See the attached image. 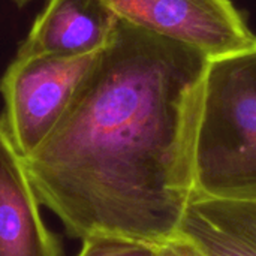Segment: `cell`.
<instances>
[{"label":"cell","instance_id":"6da1fadb","mask_svg":"<svg viewBox=\"0 0 256 256\" xmlns=\"http://www.w3.org/2000/svg\"><path fill=\"white\" fill-rule=\"evenodd\" d=\"M208 57L122 20L69 110L24 158L34 190L84 240L159 246L195 194L196 100Z\"/></svg>","mask_w":256,"mask_h":256},{"label":"cell","instance_id":"7a4b0ae2","mask_svg":"<svg viewBox=\"0 0 256 256\" xmlns=\"http://www.w3.org/2000/svg\"><path fill=\"white\" fill-rule=\"evenodd\" d=\"M195 194L256 200V40L210 57L198 92Z\"/></svg>","mask_w":256,"mask_h":256},{"label":"cell","instance_id":"3957f363","mask_svg":"<svg viewBox=\"0 0 256 256\" xmlns=\"http://www.w3.org/2000/svg\"><path fill=\"white\" fill-rule=\"evenodd\" d=\"M98 54L84 57L16 54L8 66L0 80L4 102L2 120L24 158L34 152L63 118Z\"/></svg>","mask_w":256,"mask_h":256},{"label":"cell","instance_id":"277c9868","mask_svg":"<svg viewBox=\"0 0 256 256\" xmlns=\"http://www.w3.org/2000/svg\"><path fill=\"white\" fill-rule=\"evenodd\" d=\"M118 20L208 58L256 40L231 0H104Z\"/></svg>","mask_w":256,"mask_h":256},{"label":"cell","instance_id":"5b68a950","mask_svg":"<svg viewBox=\"0 0 256 256\" xmlns=\"http://www.w3.org/2000/svg\"><path fill=\"white\" fill-rule=\"evenodd\" d=\"M40 206L24 156L0 118V256H63Z\"/></svg>","mask_w":256,"mask_h":256},{"label":"cell","instance_id":"8992f818","mask_svg":"<svg viewBox=\"0 0 256 256\" xmlns=\"http://www.w3.org/2000/svg\"><path fill=\"white\" fill-rule=\"evenodd\" d=\"M118 24L104 0H48L16 54L84 57L100 52Z\"/></svg>","mask_w":256,"mask_h":256},{"label":"cell","instance_id":"52a82bcc","mask_svg":"<svg viewBox=\"0 0 256 256\" xmlns=\"http://www.w3.org/2000/svg\"><path fill=\"white\" fill-rule=\"evenodd\" d=\"M177 236L202 256H256V200H219L194 194Z\"/></svg>","mask_w":256,"mask_h":256},{"label":"cell","instance_id":"ba28073f","mask_svg":"<svg viewBox=\"0 0 256 256\" xmlns=\"http://www.w3.org/2000/svg\"><path fill=\"white\" fill-rule=\"evenodd\" d=\"M158 246L111 236H93L82 240L76 256H156Z\"/></svg>","mask_w":256,"mask_h":256},{"label":"cell","instance_id":"9c48e42d","mask_svg":"<svg viewBox=\"0 0 256 256\" xmlns=\"http://www.w3.org/2000/svg\"><path fill=\"white\" fill-rule=\"evenodd\" d=\"M156 256H202L186 238L176 236L156 249Z\"/></svg>","mask_w":256,"mask_h":256},{"label":"cell","instance_id":"30bf717a","mask_svg":"<svg viewBox=\"0 0 256 256\" xmlns=\"http://www.w3.org/2000/svg\"><path fill=\"white\" fill-rule=\"evenodd\" d=\"M12 2H15L18 6H22V4H26V3H28L30 0H12Z\"/></svg>","mask_w":256,"mask_h":256}]
</instances>
